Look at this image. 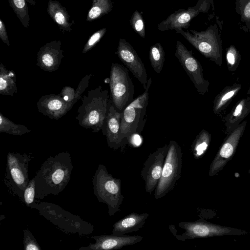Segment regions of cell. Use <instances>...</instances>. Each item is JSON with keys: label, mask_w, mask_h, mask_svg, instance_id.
Masks as SVG:
<instances>
[{"label": "cell", "mask_w": 250, "mask_h": 250, "mask_svg": "<svg viewBox=\"0 0 250 250\" xmlns=\"http://www.w3.org/2000/svg\"><path fill=\"white\" fill-rule=\"evenodd\" d=\"M73 168L71 156L68 152L48 158L34 177L35 198L43 199L50 194L59 195L70 181Z\"/></svg>", "instance_id": "cell-1"}, {"label": "cell", "mask_w": 250, "mask_h": 250, "mask_svg": "<svg viewBox=\"0 0 250 250\" xmlns=\"http://www.w3.org/2000/svg\"><path fill=\"white\" fill-rule=\"evenodd\" d=\"M31 208L39 211V214L50 221L65 233L88 235L94 231V226L80 216L63 209L59 206L49 202H34Z\"/></svg>", "instance_id": "cell-2"}, {"label": "cell", "mask_w": 250, "mask_h": 250, "mask_svg": "<svg viewBox=\"0 0 250 250\" xmlns=\"http://www.w3.org/2000/svg\"><path fill=\"white\" fill-rule=\"evenodd\" d=\"M93 193L98 201L105 204L109 216L120 211L124 197L121 192V179L109 173L105 166L99 164L92 178Z\"/></svg>", "instance_id": "cell-3"}, {"label": "cell", "mask_w": 250, "mask_h": 250, "mask_svg": "<svg viewBox=\"0 0 250 250\" xmlns=\"http://www.w3.org/2000/svg\"><path fill=\"white\" fill-rule=\"evenodd\" d=\"M151 83L150 77L144 93L134 99L122 112L120 141L122 145L125 140L128 141L132 135L140 133L144 128Z\"/></svg>", "instance_id": "cell-4"}, {"label": "cell", "mask_w": 250, "mask_h": 250, "mask_svg": "<svg viewBox=\"0 0 250 250\" xmlns=\"http://www.w3.org/2000/svg\"><path fill=\"white\" fill-rule=\"evenodd\" d=\"M34 156L31 154L9 152L6 158L4 182L8 189L23 200L30 181L28 166Z\"/></svg>", "instance_id": "cell-5"}, {"label": "cell", "mask_w": 250, "mask_h": 250, "mask_svg": "<svg viewBox=\"0 0 250 250\" xmlns=\"http://www.w3.org/2000/svg\"><path fill=\"white\" fill-rule=\"evenodd\" d=\"M109 85L111 104L122 112L133 101L135 93L134 85L125 66L112 63Z\"/></svg>", "instance_id": "cell-6"}, {"label": "cell", "mask_w": 250, "mask_h": 250, "mask_svg": "<svg viewBox=\"0 0 250 250\" xmlns=\"http://www.w3.org/2000/svg\"><path fill=\"white\" fill-rule=\"evenodd\" d=\"M161 178L154 190L155 199H159L172 190L181 177L183 152L179 144L169 141Z\"/></svg>", "instance_id": "cell-7"}, {"label": "cell", "mask_w": 250, "mask_h": 250, "mask_svg": "<svg viewBox=\"0 0 250 250\" xmlns=\"http://www.w3.org/2000/svg\"><path fill=\"white\" fill-rule=\"evenodd\" d=\"M178 225L185 230L182 235V238L184 240L224 235H242L248 233L245 230L222 226L202 220L180 222Z\"/></svg>", "instance_id": "cell-8"}, {"label": "cell", "mask_w": 250, "mask_h": 250, "mask_svg": "<svg viewBox=\"0 0 250 250\" xmlns=\"http://www.w3.org/2000/svg\"><path fill=\"white\" fill-rule=\"evenodd\" d=\"M168 148L166 144L157 148L144 163L141 175L145 183L146 191L150 195L155 190L161 178Z\"/></svg>", "instance_id": "cell-9"}, {"label": "cell", "mask_w": 250, "mask_h": 250, "mask_svg": "<svg viewBox=\"0 0 250 250\" xmlns=\"http://www.w3.org/2000/svg\"><path fill=\"white\" fill-rule=\"evenodd\" d=\"M175 30L204 56L208 57L216 56L218 44L216 25L210 26L206 30L201 32L193 30L185 31L181 28Z\"/></svg>", "instance_id": "cell-10"}, {"label": "cell", "mask_w": 250, "mask_h": 250, "mask_svg": "<svg viewBox=\"0 0 250 250\" xmlns=\"http://www.w3.org/2000/svg\"><path fill=\"white\" fill-rule=\"evenodd\" d=\"M209 6V0H198L193 7L187 9L174 11L166 20L158 25L160 31H165L178 28L188 29L190 21L202 12H207Z\"/></svg>", "instance_id": "cell-11"}, {"label": "cell", "mask_w": 250, "mask_h": 250, "mask_svg": "<svg viewBox=\"0 0 250 250\" xmlns=\"http://www.w3.org/2000/svg\"><path fill=\"white\" fill-rule=\"evenodd\" d=\"M174 55L197 90L204 92L207 85V81L203 77L202 67L193 56L192 51L188 50L182 42L177 41Z\"/></svg>", "instance_id": "cell-12"}, {"label": "cell", "mask_w": 250, "mask_h": 250, "mask_svg": "<svg viewBox=\"0 0 250 250\" xmlns=\"http://www.w3.org/2000/svg\"><path fill=\"white\" fill-rule=\"evenodd\" d=\"M117 54L121 61L142 84L145 89L147 75L144 64L132 46L125 39H119Z\"/></svg>", "instance_id": "cell-13"}, {"label": "cell", "mask_w": 250, "mask_h": 250, "mask_svg": "<svg viewBox=\"0 0 250 250\" xmlns=\"http://www.w3.org/2000/svg\"><path fill=\"white\" fill-rule=\"evenodd\" d=\"M94 243H90L86 247H82L79 250H117L134 245L141 241L143 237L139 235H117L104 234L93 236Z\"/></svg>", "instance_id": "cell-14"}, {"label": "cell", "mask_w": 250, "mask_h": 250, "mask_svg": "<svg viewBox=\"0 0 250 250\" xmlns=\"http://www.w3.org/2000/svg\"><path fill=\"white\" fill-rule=\"evenodd\" d=\"M241 132V129H237L223 144L210 165L209 176L218 175L219 172L231 160L235 153Z\"/></svg>", "instance_id": "cell-15"}, {"label": "cell", "mask_w": 250, "mask_h": 250, "mask_svg": "<svg viewBox=\"0 0 250 250\" xmlns=\"http://www.w3.org/2000/svg\"><path fill=\"white\" fill-rule=\"evenodd\" d=\"M122 112H118L110 104L103 133L106 137L108 146L111 148L117 149L122 146L120 141Z\"/></svg>", "instance_id": "cell-16"}, {"label": "cell", "mask_w": 250, "mask_h": 250, "mask_svg": "<svg viewBox=\"0 0 250 250\" xmlns=\"http://www.w3.org/2000/svg\"><path fill=\"white\" fill-rule=\"evenodd\" d=\"M148 216L149 214L146 213H131L113 224L112 234L124 235L137 231L143 228Z\"/></svg>", "instance_id": "cell-17"}, {"label": "cell", "mask_w": 250, "mask_h": 250, "mask_svg": "<svg viewBox=\"0 0 250 250\" xmlns=\"http://www.w3.org/2000/svg\"><path fill=\"white\" fill-rule=\"evenodd\" d=\"M47 11L54 21L57 24L61 30L70 32L72 26L69 21L70 16L65 7L57 0H49Z\"/></svg>", "instance_id": "cell-18"}, {"label": "cell", "mask_w": 250, "mask_h": 250, "mask_svg": "<svg viewBox=\"0 0 250 250\" xmlns=\"http://www.w3.org/2000/svg\"><path fill=\"white\" fill-rule=\"evenodd\" d=\"M61 45L60 41H54L46 43L40 48L38 55L45 66L51 67L54 62L62 58L63 51L61 49Z\"/></svg>", "instance_id": "cell-19"}, {"label": "cell", "mask_w": 250, "mask_h": 250, "mask_svg": "<svg viewBox=\"0 0 250 250\" xmlns=\"http://www.w3.org/2000/svg\"><path fill=\"white\" fill-rule=\"evenodd\" d=\"M8 1L23 26L26 28H28L30 18L27 4L29 3L30 4L35 5V0H8Z\"/></svg>", "instance_id": "cell-20"}, {"label": "cell", "mask_w": 250, "mask_h": 250, "mask_svg": "<svg viewBox=\"0 0 250 250\" xmlns=\"http://www.w3.org/2000/svg\"><path fill=\"white\" fill-rule=\"evenodd\" d=\"M113 7L111 0H93L86 20L92 21L99 19L111 11Z\"/></svg>", "instance_id": "cell-21"}, {"label": "cell", "mask_w": 250, "mask_h": 250, "mask_svg": "<svg viewBox=\"0 0 250 250\" xmlns=\"http://www.w3.org/2000/svg\"><path fill=\"white\" fill-rule=\"evenodd\" d=\"M149 59L154 71L157 74H160L163 68L165 60V52L160 43L157 42L150 46Z\"/></svg>", "instance_id": "cell-22"}, {"label": "cell", "mask_w": 250, "mask_h": 250, "mask_svg": "<svg viewBox=\"0 0 250 250\" xmlns=\"http://www.w3.org/2000/svg\"><path fill=\"white\" fill-rule=\"evenodd\" d=\"M130 23L134 31L141 37H145V23L142 15L138 10L133 12L130 19Z\"/></svg>", "instance_id": "cell-23"}, {"label": "cell", "mask_w": 250, "mask_h": 250, "mask_svg": "<svg viewBox=\"0 0 250 250\" xmlns=\"http://www.w3.org/2000/svg\"><path fill=\"white\" fill-rule=\"evenodd\" d=\"M194 142L193 146V154L196 159L201 156L208 146V136L206 133H202Z\"/></svg>", "instance_id": "cell-24"}, {"label": "cell", "mask_w": 250, "mask_h": 250, "mask_svg": "<svg viewBox=\"0 0 250 250\" xmlns=\"http://www.w3.org/2000/svg\"><path fill=\"white\" fill-rule=\"evenodd\" d=\"M23 246L25 250H41L36 239L28 229L23 230Z\"/></svg>", "instance_id": "cell-25"}, {"label": "cell", "mask_w": 250, "mask_h": 250, "mask_svg": "<svg viewBox=\"0 0 250 250\" xmlns=\"http://www.w3.org/2000/svg\"><path fill=\"white\" fill-rule=\"evenodd\" d=\"M35 183L33 177L30 180L23 194V201L27 207L31 208L32 205L35 202Z\"/></svg>", "instance_id": "cell-26"}, {"label": "cell", "mask_w": 250, "mask_h": 250, "mask_svg": "<svg viewBox=\"0 0 250 250\" xmlns=\"http://www.w3.org/2000/svg\"><path fill=\"white\" fill-rule=\"evenodd\" d=\"M106 31V28H103L93 34L85 44L83 52H86L93 47L101 40Z\"/></svg>", "instance_id": "cell-27"}, {"label": "cell", "mask_w": 250, "mask_h": 250, "mask_svg": "<svg viewBox=\"0 0 250 250\" xmlns=\"http://www.w3.org/2000/svg\"><path fill=\"white\" fill-rule=\"evenodd\" d=\"M0 38L3 42L10 45L8 34L4 22L0 19Z\"/></svg>", "instance_id": "cell-28"}, {"label": "cell", "mask_w": 250, "mask_h": 250, "mask_svg": "<svg viewBox=\"0 0 250 250\" xmlns=\"http://www.w3.org/2000/svg\"><path fill=\"white\" fill-rule=\"evenodd\" d=\"M62 106V102L58 99H53L49 102L47 107L51 110H59Z\"/></svg>", "instance_id": "cell-29"}, {"label": "cell", "mask_w": 250, "mask_h": 250, "mask_svg": "<svg viewBox=\"0 0 250 250\" xmlns=\"http://www.w3.org/2000/svg\"><path fill=\"white\" fill-rule=\"evenodd\" d=\"M138 134L132 135L128 140L131 144L135 146H139L142 143V139Z\"/></svg>", "instance_id": "cell-30"}, {"label": "cell", "mask_w": 250, "mask_h": 250, "mask_svg": "<svg viewBox=\"0 0 250 250\" xmlns=\"http://www.w3.org/2000/svg\"><path fill=\"white\" fill-rule=\"evenodd\" d=\"M243 16L247 19H250V0L247 2L244 6Z\"/></svg>", "instance_id": "cell-31"}, {"label": "cell", "mask_w": 250, "mask_h": 250, "mask_svg": "<svg viewBox=\"0 0 250 250\" xmlns=\"http://www.w3.org/2000/svg\"><path fill=\"white\" fill-rule=\"evenodd\" d=\"M233 52V50H229L227 56L228 61L231 64H233L235 62V55Z\"/></svg>", "instance_id": "cell-32"}, {"label": "cell", "mask_w": 250, "mask_h": 250, "mask_svg": "<svg viewBox=\"0 0 250 250\" xmlns=\"http://www.w3.org/2000/svg\"><path fill=\"white\" fill-rule=\"evenodd\" d=\"M235 91V90H232L225 94L224 96L222 97L220 103L231 98L234 95Z\"/></svg>", "instance_id": "cell-33"}, {"label": "cell", "mask_w": 250, "mask_h": 250, "mask_svg": "<svg viewBox=\"0 0 250 250\" xmlns=\"http://www.w3.org/2000/svg\"><path fill=\"white\" fill-rule=\"evenodd\" d=\"M242 109V104H238L237 106V107L235 110V111L233 113L234 116H237L238 115H239V114L241 112Z\"/></svg>", "instance_id": "cell-34"}, {"label": "cell", "mask_w": 250, "mask_h": 250, "mask_svg": "<svg viewBox=\"0 0 250 250\" xmlns=\"http://www.w3.org/2000/svg\"><path fill=\"white\" fill-rule=\"evenodd\" d=\"M248 173H249V174H250V169H249V171H248Z\"/></svg>", "instance_id": "cell-35"}]
</instances>
